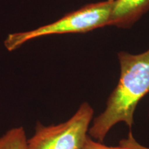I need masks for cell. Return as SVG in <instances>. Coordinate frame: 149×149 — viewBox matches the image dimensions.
<instances>
[{"label": "cell", "mask_w": 149, "mask_h": 149, "mask_svg": "<svg viewBox=\"0 0 149 149\" xmlns=\"http://www.w3.org/2000/svg\"><path fill=\"white\" fill-rule=\"evenodd\" d=\"M114 0H104L86 4L47 25L33 31L9 34L4 42L8 51H13L24 43L37 37L51 35L85 33L109 26Z\"/></svg>", "instance_id": "7a4b0ae2"}, {"label": "cell", "mask_w": 149, "mask_h": 149, "mask_svg": "<svg viewBox=\"0 0 149 149\" xmlns=\"http://www.w3.org/2000/svg\"><path fill=\"white\" fill-rule=\"evenodd\" d=\"M81 149H124L121 146H108L102 144L100 141H96L91 137L87 136L84 144Z\"/></svg>", "instance_id": "52a82bcc"}, {"label": "cell", "mask_w": 149, "mask_h": 149, "mask_svg": "<svg viewBox=\"0 0 149 149\" xmlns=\"http://www.w3.org/2000/svg\"><path fill=\"white\" fill-rule=\"evenodd\" d=\"M26 141L24 128L15 127L0 137V149H25Z\"/></svg>", "instance_id": "5b68a950"}, {"label": "cell", "mask_w": 149, "mask_h": 149, "mask_svg": "<svg viewBox=\"0 0 149 149\" xmlns=\"http://www.w3.org/2000/svg\"><path fill=\"white\" fill-rule=\"evenodd\" d=\"M149 10V0H114L109 26L132 27Z\"/></svg>", "instance_id": "277c9868"}, {"label": "cell", "mask_w": 149, "mask_h": 149, "mask_svg": "<svg viewBox=\"0 0 149 149\" xmlns=\"http://www.w3.org/2000/svg\"><path fill=\"white\" fill-rule=\"evenodd\" d=\"M93 115L92 107L84 102L66 122L50 126L37 122L34 135L27 139L25 149H81Z\"/></svg>", "instance_id": "3957f363"}, {"label": "cell", "mask_w": 149, "mask_h": 149, "mask_svg": "<svg viewBox=\"0 0 149 149\" xmlns=\"http://www.w3.org/2000/svg\"><path fill=\"white\" fill-rule=\"evenodd\" d=\"M119 82L108 98L106 109L93 120L88 129L93 139L102 142L117 124L131 128L135 111L141 100L149 93V49L142 53L121 51Z\"/></svg>", "instance_id": "6da1fadb"}, {"label": "cell", "mask_w": 149, "mask_h": 149, "mask_svg": "<svg viewBox=\"0 0 149 149\" xmlns=\"http://www.w3.org/2000/svg\"><path fill=\"white\" fill-rule=\"evenodd\" d=\"M120 146L124 149H149L148 147L139 144L134 138L131 131L128 133L127 138L123 139L120 141Z\"/></svg>", "instance_id": "8992f818"}]
</instances>
